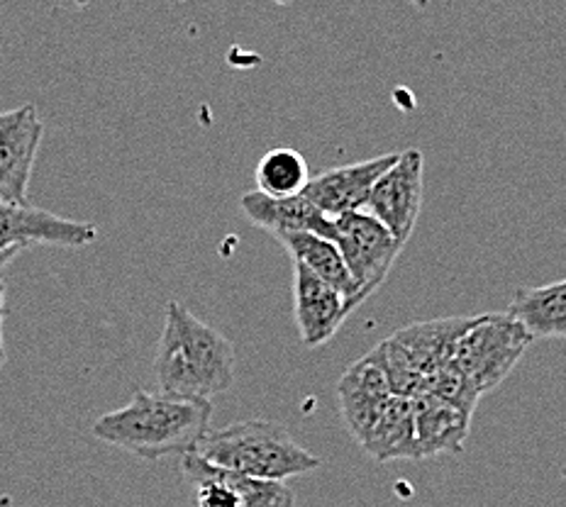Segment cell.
Here are the masks:
<instances>
[{
  "label": "cell",
  "mask_w": 566,
  "mask_h": 507,
  "mask_svg": "<svg viewBox=\"0 0 566 507\" xmlns=\"http://www.w3.org/2000/svg\"><path fill=\"white\" fill-rule=\"evenodd\" d=\"M279 242L291 254L293 264L305 266L311 274L325 281L327 286H333L352 305V310H357L364 303L357 283H354L345 264V256H342L333 240L317 237V234H283Z\"/></svg>",
  "instance_id": "9a60e30c"
},
{
  "label": "cell",
  "mask_w": 566,
  "mask_h": 507,
  "mask_svg": "<svg viewBox=\"0 0 566 507\" xmlns=\"http://www.w3.org/2000/svg\"><path fill=\"white\" fill-rule=\"evenodd\" d=\"M424 188V157L420 149L400 151L396 163L388 169L364 205L374 220L394 234L400 244H408L412 230L418 225Z\"/></svg>",
  "instance_id": "52a82bcc"
},
{
  "label": "cell",
  "mask_w": 566,
  "mask_h": 507,
  "mask_svg": "<svg viewBox=\"0 0 566 507\" xmlns=\"http://www.w3.org/2000/svg\"><path fill=\"white\" fill-rule=\"evenodd\" d=\"M226 471L230 488L238 493L240 507H296V493L283 480H262Z\"/></svg>",
  "instance_id": "ffe728a7"
},
{
  "label": "cell",
  "mask_w": 566,
  "mask_h": 507,
  "mask_svg": "<svg viewBox=\"0 0 566 507\" xmlns=\"http://www.w3.org/2000/svg\"><path fill=\"white\" fill-rule=\"evenodd\" d=\"M361 446L379 464L403 462V458L418 462L416 410H412V400L394 395V400L388 403L384 415L374 424L371 434Z\"/></svg>",
  "instance_id": "e0dca14e"
},
{
  "label": "cell",
  "mask_w": 566,
  "mask_h": 507,
  "mask_svg": "<svg viewBox=\"0 0 566 507\" xmlns=\"http://www.w3.org/2000/svg\"><path fill=\"white\" fill-rule=\"evenodd\" d=\"M240 208L252 225L264 232L283 237V234H317V237L335 242V222L323 215L308 198H269L259 191L244 193Z\"/></svg>",
  "instance_id": "4fadbf2b"
},
{
  "label": "cell",
  "mask_w": 566,
  "mask_h": 507,
  "mask_svg": "<svg viewBox=\"0 0 566 507\" xmlns=\"http://www.w3.org/2000/svg\"><path fill=\"white\" fill-rule=\"evenodd\" d=\"M20 252L18 250H8V252H0V271L3 268H8L10 264L15 262V256H18Z\"/></svg>",
  "instance_id": "7402d4cb"
},
{
  "label": "cell",
  "mask_w": 566,
  "mask_h": 507,
  "mask_svg": "<svg viewBox=\"0 0 566 507\" xmlns=\"http://www.w3.org/2000/svg\"><path fill=\"white\" fill-rule=\"evenodd\" d=\"M337 400L349 434L359 444H364L374 424L379 422L384 410L394 400L379 349L364 353L359 361H354L345 371L337 383Z\"/></svg>",
  "instance_id": "9c48e42d"
},
{
  "label": "cell",
  "mask_w": 566,
  "mask_h": 507,
  "mask_svg": "<svg viewBox=\"0 0 566 507\" xmlns=\"http://www.w3.org/2000/svg\"><path fill=\"white\" fill-rule=\"evenodd\" d=\"M44 125L32 103L0 113V203L28 205Z\"/></svg>",
  "instance_id": "ba28073f"
},
{
  "label": "cell",
  "mask_w": 566,
  "mask_h": 507,
  "mask_svg": "<svg viewBox=\"0 0 566 507\" xmlns=\"http://www.w3.org/2000/svg\"><path fill=\"white\" fill-rule=\"evenodd\" d=\"M256 191L269 198H291L301 196L311 183L308 161L298 149L276 147L269 149L256 163Z\"/></svg>",
  "instance_id": "ac0fdd59"
},
{
  "label": "cell",
  "mask_w": 566,
  "mask_h": 507,
  "mask_svg": "<svg viewBox=\"0 0 566 507\" xmlns=\"http://www.w3.org/2000/svg\"><path fill=\"white\" fill-rule=\"evenodd\" d=\"M352 313V305L333 286L293 264V317L305 347H323Z\"/></svg>",
  "instance_id": "7c38bea8"
},
{
  "label": "cell",
  "mask_w": 566,
  "mask_h": 507,
  "mask_svg": "<svg viewBox=\"0 0 566 507\" xmlns=\"http://www.w3.org/2000/svg\"><path fill=\"white\" fill-rule=\"evenodd\" d=\"M333 222L337 250L345 256L361 300H367L391 274L406 244H400L379 220H374L367 212H349V215L335 218Z\"/></svg>",
  "instance_id": "8992f818"
},
{
  "label": "cell",
  "mask_w": 566,
  "mask_h": 507,
  "mask_svg": "<svg viewBox=\"0 0 566 507\" xmlns=\"http://www.w3.org/2000/svg\"><path fill=\"white\" fill-rule=\"evenodd\" d=\"M422 395L438 398L447 405L471 412V415H474V408L479 403V393L471 388L464 371L459 369V363L454 359L442 363V367L434 371L428 381H424Z\"/></svg>",
  "instance_id": "d6986e66"
},
{
  "label": "cell",
  "mask_w": 566,
  "mask_h": 507,
  "mask_svg": "<svg viewBox=\"0 0 566 507\" xmlns=\"http://www.w3.org/2000/svg\"><path fill=\"white\" fill-rule=\"evenodd\" d=\"M155 373L161 393L210 400L234 385L238 353L220 329L198 320L184 303L169 300Z\"/></svg>",
  "instance_id": "7a4b0ae2"
},
{
  "label": "cell",
  "mask_w": 566,
  "mask_h": 507,
  "mask_svg": "<svg viewBox=\"0 0 566 507\" xmlns=\"http://www.w3.org/2000/svg\"><path fill=\"white\" fill-rule=\"evenodd\" d=\"M396 159L398 155H381L323 171L313 176L303 196L329 220L349 215V212H361L376 181L394 167Z\"/></svg>",
  "instance_id": "8fae6325"
},
{
  "label": "cell",
  "mask_w": 566,
  "mask_h": 507,
  "mask_svg": "<svg viewBox=\"0 0 566 507\" xmlns=\"http://www.w3.org/2000/svg\"><path fill=\"white\" fill-rule=\"evenodd\" d=\"M210 400L174 398L137 388L127 405L96 420L93 434L127 454L157 462L164 456L198 452L210 432Z\"/></svg>",
  "instance_id": "6da1fadb"
},
{
  "label": "cell",
  "mask_w": 566,
  "mask_h": 507,
  "mask_svg": "<svg viewBox=\"0 0 566 507\" xmlns=\"http://www.w3.org/2000/svg\"><path fill=\"white\" fill-rule=\"evenodd\" d=\"M198 456L234 474L283 480L321 468V458L291 437L289 430L271 420H244L208 432L198 446Z\"/></svg>",
  "instance_id": "3957f363"
},
{
  "label": "cell",
  "mask_w": 566,
  "mask_h": 507,
  "mask_svg": "<svg viewBox=\"0 0 566 507\" xmlns=\"http://www.w3.org/2000/svg\"><path fill=\"white\" fill-rule=\"evenodd\" d=\"M10 503H13V498H10V495H6V493H0V507H8Z\"/></svg>",
  "instance_id": "603a6c76"
},
{
  "label": "cell",
  "mask_w": 566,
  "mask_h": 507,
  "mask_svg": "<svg viewBox=\"0 0 566 507\" xmlns=\"http://www.w3.org/2000/svg\"><path fill=\"white\" fill-rule=\"evenodd\" d=\"M98 237L93 222L59 218L50 210L32 205L0 203V252L28 250L32 244L86 246Z\"/></svg>",
  "instance_id": "30bf717a"
},
{
  "label": "cell",
  "mask_w": 566,
  "mask_h": 507,
  "mask_svg": "<svg viewBox=\"0 0 566 507\" xmlns=\"http://www.w3.org/2000/svg\"><path fill=\"white\" fill-rule=\"evenodd\" d=\"M3 323H6V283L0 281V369L6 363V341H3Z\"/></svg>",
  "instance_id": "44dd1931"
},
{
  "label": "cell",
  "mask_w": 566,
  "mask_h": 507,
  "mask_svg": "<svg viewBox=\"0 0 566 507\" xmlns=\"http://www.w3.org/2000/svg\"><path fill=\"white\" fill-rule=\"evenodd\" d=\"M412 410H416L418 462L420 458L464 452L471 432V412L447 405L430 395L412 400Z\"/></svg>",
  "instance_id": "5bb4252c"
},
{
  "label": "cell",
  "mask_w": 566,
  "mask_h": 507,
  "mask_svg": "<svg viewBox=\"0 0 566 507\" xmlns=\"http://www.w3.org/2000/svg\"><path fill=\"white\" fill-rule=\"evenodd\" d=\"M471 317H440V320L416 323L384 339L379 347L388 385L396 398L416 400L422 395L424 381L442 363L454 359L457 341L462 339Z\"/></svg>",
  "instance_id": "277c9868"
},
{
  "label": "cell",
  "mask_w": 566,
  "mask_h": 507,
  "mask_svg": "<svg viewBox=\"0 0 566 507\" xmlns=\"http://www.w3.org/2000/svg\"><path fill=\"white\" fill-rule=\"evenodd\" d=\"M533 341V335L509 313L476 315L457 341L454 361L481 398L509 379Z\"/></svg>",
  "instance_id": "5b68a950"
},
{
  "label": "cell",
  "mask_w": 566,
  "mask_h": 507,
  "mask_svg": "<svg viewBox=\"0 0 566 507\" xmlns=\"http://www.w3.org/2000/svg\"><path fill=\"white\" fill-rule=\"evenodd\" d=\"M505 313L513 315L533 339H566V278L515 288Z\"/></svg>",
  "instance_id": "2e32d148"
}]
</instances>
